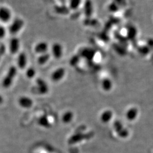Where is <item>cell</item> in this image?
<instances>
[{
	"label": "cell",
	"mask_w": 153,
	"mask_h": 153,
	"mask_svg": "<svg viewBox=\"0 0 153 153\" xmlns=\"http://www.w3.org/2000/svg\"><path fill=\"white\" fill-rule=\"evenodd\" d=\"M16 68L14 66H11L2 81V86L5 88H9L11 86L13 79L16 74Z\"/></svg>",
	"instance_id": "1"
},
{
	"label": "cell",
	"mask_w": 153,
	"mask_h": 153,
	"mask_svg": "<svg viewBox=\"0 0 153 153\" xmlns=\"http://www.w3.org/2000/svg\"><path fill=\"white\" fill-rule=\"evenodd\" d=\"M24 26V22L23 21L19 19V18H16L14 19V21L12 22L11 25L9 27V32L11 35L16 34V33H18Z\"/></svg>",
	"instance_id": "2"
},
{
	"label": "cell",
	"mask_w": 153,
	"mask_h": 153,
	"mask_svg": "<svg viewBox=\"0 0 153 153\" xmlns=\"http://www.w3.org/2000/svg\"><path fill=\"white\" fill-rule=\"evenodd\" d=\"M90 137V134H83L81 133H77L73 134L68 140L69 144H75L83 140L88 139Z\"/></svg>",
	"instance_id": "3"
},
{
	"label": "cell",
	"mask_w": 153,
	"mask_h": 153,
	"mask_svg": "<svg viewBox=\"0 0 153 153\" xmlns=\"http://www.w3.org/2000/svg\"><path fill=\"white\" fill-rule=\"evenodd\" d=\"M52 54L54 56V57L59 59L62 57V47L60 43H55L52 45L51 48Z\"/></svg>",
	"instance_id": "4"
},
{
	"label": "cell",
	"mask_w": 153,
	"mask_h": 153,
	"mask_svg": "<svg viewBox=\"0 0 153 153\" xmlns=\"http://www.w3.org/2000/svg\"><path fill=\"white\" fill-rule=\"evenodd\" d=\"M65 71L64 68H60L53 71L51 75V79L54 82H57L61 80L65 76Z\"/></svg>",
	"instance_id": "5"
},
{
	"label": "cell",
	"mask_w": 153,
	"mask_h": 153,
	"mask_svg": "<svg viewBox=\"0 0 153 153\" xmlns=\"http://www.w3.org/2000/svg\"><path fill=\"white\" fill-rule=\"evenodd\" d=\"M11 12L10 10L5 7L0 8V21L2 22H8L11 18Z\"/></svg>",
	"instance_id": "6"
},
{
	"label": "cell",
	"mask_w": 153,
	"mask_h": 153,
	"mask_svg": "<svg viewBox=\"0 0 153 153\" xmlns=\"http://www.w3.org/2000/svg\"><path fill=\"white\" fill-rule=\"evenodd\" d=\"M83 10L85 16L86 18H90L91 17L93 12V3L91 0L85 1L83 6Z\"/></svg>",
	"instance_id": "7"
},
{
	"label": "cell",
	"mask_w": 153,
	"mask_h": 153,
	"mask_svg": "<svg viewBox=\"0 0 153 153\" xmlns=\"http://www.w3.org/2000/svg\"><path fill=\"white\" fill-rule=\"evenodd\" d=\"M95 55V51L90 48H85L82 49L80 53V56L85 58L88 60H93Z\"/></svg>",
	"instance_id": "8"
},
{
	"label": "cell",
	"mask_w": 153,
	"mask_h": 153,
	"mask_svg": "<svg viewBox=\"0 0 153 153\" xmlns=\"http://www.w3.org/2000/svg\"><path fill=\"white\" fill-rule=\"evenodd\" d=\"M19 40L17 38H13L10 41L9 49L12 54L16 53L19 49Z\"/></svg>",
	"instance_id": "9"
},
{
	"label": "cell",
	"mask_w": 153,
	"mask_h": 153,
	"mask_svg": "<svg viewBox=\"0 0 153 153\" xmlns=\"http://www.w3.org/2000/svg\"><path fill=\"white\" fill-rule=\"evenodd\" d=\"M48 49V45L45 42H41L36 45L35 52L40 55L47 53Z\"/></svg>",
	"instance_id": "10"
},
{
	"label": "cell",
	"mask_w": 153,
	"mask_h": 153,
	"mask_svg": "<svg viewBox=\"0 0 153 153\" xmlns=\"http://www.w3.org/2000/svg\"><path fill=\"white\" fill-rule=\"evenodd\" d=\"M37 85H38V90L39 93L41 94H45L48 93V87L46 82L43 79L39 78L36 81Z\"/></svg>",
	"instance_id": "11"
},
{
	"label": "cell",
	"mask_w": 153,
	"mask_h": 153,
	"mask_svg": "<svg viewBox=\"0 0 153 153\" xmlns=\"http://www.w3.org/2000/svg\"><path fill=\"white\" fill-rule=\"evenodd\" d=\"M19 104L23 108H29L33 105V100L27 97H22L19 99Z\"/></svg>",
	"instance_id": "12"
},
{
	"label": "cell",
	"mask_w": 153,
	"mask_h": 153,
	"mask_svg": "<svg viewBox=\"0 0 153 153\" xmlns=\"http://www.w3.org/2000/svg\"><path fill=\"white\" fill-rule=\"evenodd\" d=\"M17 62L19 68L24 69L25 68L27 64V57L25 53L21 52L18 55Z\"/></svg>",
	"instance_id": "13"
},
{
	"label": "cell",
	"mask_w": 153,
	"mask_h": 153,
	"mask_svg": "<svg viewBox=\"0 0 153 153\" xmlns=\"http://www.w3.org/2000/svg\"><path fill=\"white\" fill-rule=\"evenodd\" d=\"M50 59V55L49 53H45L40 55L38 58V62L40 65H44L48 62Z\"/></svg>",
	"instance_id": "14"
},
{
	"label": "cell",
	"mask_w": 153,
	"mask_h": 153,
	"mask_svg": "<svg viewBox=\"0 0 153 153\" xmlns=\"http://www.w3.org/2000/svg\"><path fill=\"white\" fill-rule=\"evenodd\" d=\"M137 35V30L136 28L134 27H131L129 28L127 32V39L129 40H133L136 38V36Z\"/></svg>",
	"instance_id": "15"
},
{
	"label": "cell",
	"mask_w": 153,
	"mask_h": 153,
	"mask_svg": "<svg viewBox=\"0 0 153 153\" xmlns=\"http://www.w3.org/2000/svg\"><path fill=\"white\" fill-rule=\"evenodd\" d=\"M38 124L40 126L45 128H49L51 126L49 119L45 116H42L38 120Z\"/></svg>",
	"instance_id": "16"
},
{
	"label": "cell",
	"mask_w": 153,
	"mask_h": 153,
	"mask_svg": "<svg viewBox=\"0 0 153 153\" xmlns=\"http://www.w3.org/2000/svg\"><path fill=\"white\" fill-rule=\"evenodd\" d=\"M113 48L115 51L121 56H124L126 54V51L123 46L119 44H114L113 45Z\"/></svg>",
	"instance_id": "17"
},
{
	"label": "cell",
	"mask_w": 153,
	"mask_h": 153,
	"mask_svg": "<svg viewBox=\"0 0 153 153\" xmlns=\"http://www.w3.org/2000/svg\"><path fill=\"white\" fill-rule=\"evenodd\" d=\"M73 117H74L73 113L71 111H68L63 115L62 121L64 123H69L73 120Z\"/></svg>",
	"instance_id": "18"
},
{
	"label": "cell",
	"mask_w": 153,
	"mask_h": 153,
	"mask_svg": "<svg viewBox=\"0 0 153 153\" xmlns=\"http://www.w3.org/2000/svg\"><path fill=\"white\" fill-rule=\"evenodd\" d=\"M82 0H70L69 7L72 10H76L81 5Z\"/></svg>",
	"instance_id": "19"
},
{
	"label": "cell",
	"mask_w": 153,
	"mask_h": 153,
	"mask_svg": "<svg viewBox=\"0 0 153 153\" xmlns=\"http://www.w3.org/2000/svg\"><path fill=\"white\" fill-rule=\"evenodd\" d=\"M115 38L117 39L120 43H121L122 44H127V41H128V39L126 38L125 36H123L122 35H121L120 33H115Z\"/></svg>",
	"instance_id": "20"
},
{
	"label": "cell",
	"mask_w": 153,
	"mask_h": 153,
	"mask_svg": "<svg viewBox=\"0 0 153 153\" xmlns=\"http://www.w3.org/2000/svg\"><path fill=\"white\" fill-rule=\"evenodd\" d=\"M150 49L149 48L148 45H143V46H141L138 48V51L141 55H148V53L150 52Z\"/></svg>",
	"instance_id": "21"
},
{
	"label": "cell",
	"mask_w": 153,
	"mask_h": 153,
	"mask_svg": "<svg viewBox=\"0 0 153 153\" xmlns=\"http://www.w3.org/2000/svg\"><path fill=\"white\" fill-rule=\"evenodd\" d=\"M84 24L86 26H95L98 24V21L95 19H91V18H86L84 21Z\"/></svg>",
	"instance_id": "22"
},
{
	"label": "cell",
	"mask_w": 153,
	"mask_h": 153,
	"mask_svg": "<svg viewBox=\"0 0 153 153\" xmlns=\"http://www.w3.org/2000/svg\"><path fill=\"white\" fill-rule=\"evenodd\" d=\"M80 56L78 55H74L73 56L69 61V64L71 66H76L78 63L79 62L80 60Z\"/></svg>",
	"instance_id": "23"
},
{
	"label": "cell",
	"mask_w": 153,
	"mask_h": 153,
	"mask_svg": "<svg viewBox=\"0 0 153 153\" xmlns=\"http://www.w3.org/2000/svg\"><path fill=\"white\" fill-rule=\"evenodd\" d=\"M108 9L109 11L112 12V13H115L116 11H118L119 9V6L117 5L115 2H113L109 4Z\"/></svg>",
	"instance_id": "24"
},
{
	"label": "cell",
	"mask_w": 153,
	"mask_h": 153,
	"mask_svg": "<svg viewBox=\"0 0 153 153\" xmlns=\"http://www.w3.org/2000/svg\"><path fill=\"white\" fill-rule=\"evenodd\" d=\"M36 71L33 68H29L26 71V76L29 78H32L35 76Z\"/></svg>",
	"instance_id": "25"
},
{
	"label": "cell",
	"mask_w": 153,
	"mask_h": 153,
	"mask_svg": "<svg viewBox=\"0 0 153 153\" xmlns=\"http://www.w3.org/2000/svg\"><path fill=\"white\" fill-rule=\"evenodd\" d=\"M56 10L57 13H62V14H64V13H68L69 12V10H68V9H66V7H56Z\"/></svg>",
	"instance_id": "26"
},
{
	"label": "cell",
	"mask_w": 153,
	"mask_h": 153,
	"mask_svg": "<svg viewBox=\"0 0 153 153\" xmlns=\"http://www.w3.org/2000/svg\"><path fill=\"white\" fill-rule=\"evenodd\" d=\"M115 3L119 6H122L124 7L126 5V0H114Z\"/></svg>",
	"instance_id": "27"
},
{
	"label": "cell",
	"mask_w": 153,
	"mask_h": 153,
	"mask_svg": "<svg viewBox=\"0 0 153 153\" xmlns=\"http://www.w3.org/2000/svg\"><path fill=\"white\" fill-rule=\"evenodd\" d=\"M99 38L101 39L102 40H103L104 42H107L109 40V38L108 36L107 35L106 33H102L100 35H99Z\"/></svg>",
	"instance_id": "28"
},
{
	"label": "cell",
	"mask_w": 153,
	"mask_h": 153,
	"mask_svg": "<svg viewBox=\"0 0 153 153\" xmlns=\"http://www.w3.org/2000/svg\"><path fill=\"white\" fill-rule=\"evenodd\" d=\"M6 35V30L4 27L0 26V39L4 38Z\"/></svg>",
	"instance_id": "29"
},
{
	"label": "cell",
	"mask_w": 153,
	"mask_h": 153,
	"mask_svg": "<svg viewBox=\"0 0 153 153\" xmlns=\"http://www.w3.org/2000/svg\"><path fill=\"white\" fill-rule=\"evenodd\" d=\"M112 25H113V24H112V22H111L110 21H108V22L105 23V27H104L105 30L108 31L109 30H110V28H111Z\"/></svg>",
	"instance_id": "30"
},
{
	"label": "cell",
	"mask_w": 153,
	"mask_h": 153,
	"mask_svg": "<svg viewBox=\"0 0 153 153\" xmlns=\"http://www.w3.org/2000/svg\"><path fill=\"white\" fill-rule=\"evenodd\" d=\"M110 86V82L108 79H105L103 82V86L104 88L107 89L108 88H109Z\"/></svg>",
	"instance_id": "31"
},
{
	"label": "cell",
	"mask_w": 153,
	"mask_h": 153,
	"mask_svg": "<svg viewBox=\"0 0 153 153\" xmlns=\"http://www.w3.org/2000/svg\"><path fill=\"white\" fill-rule=\"evenodd\" d=\"M147 45L150 49L153 48V39H149L147 41Z\"/></svg>",
	"instance_id": "32"
},
{
	"label": "cell",
	"mask_w": 153,
	"mask_h": 153,
	"mask_svg": "<svg viewBox=\"0 0 153 153\" xmlns=\"http://www.w3.org/2000/svg\"><path fill=\"white\" fill-rule=\"evenodd\" d=\"M2 102H3V99L2 98V97L0 95V104L2 103Z\"/></svg>",
	"instance_id": "33"
},
{
	"label": "cell",
	"mask_w": 153,
	"mask_h": 153,
	"mask_svg": "<svg viewBox=\"0 0 153 153\" xmlns=\"http://www.w3.org/2000/svg\"><path fill=\"white\" fill-rule=\"evenodd\" d=\"M1 56H2V55H1V54H0V57H1Z\"/></svg>",
	"instance_id": "34"
}]
</instances>
